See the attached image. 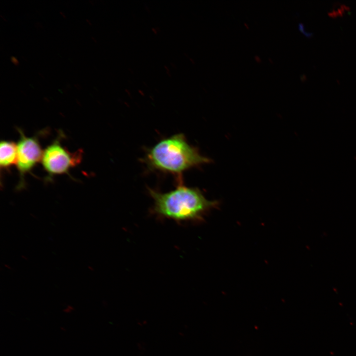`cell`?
Masks as SVG:
<instances>
[{"instance_id":"1","label":"cell","mask_w":356,"mask_h":356,"mask_svg":"<svg viewBox=\"0 0 356 356\" xmlns=\"http://www.w3.org/2000/svg\"><path fill=\"white\" fill-rule=\"evenodd\" d=\"M153 205L151 213L161 219L178 223L200 222L210 210L217 206V201L206 198L197 188L183 185L181 182L169 192L148 189Z\"/></svg>"},{"instance_id":"2","label":"cell","mask_w":356,"mask_h":356,"mask_svg":"<svg viewBox=\"0 0 356 356\" xmlns=\"http://www.w3.org/2000/svg\"><path fill=\"white\" fill-rule=\"evenodd\" d=\"M145 162L150 169L177 176L192 168L209 163L181 134L163 138L147 150Z\"/></svg>"},{"instance_id":"3","label":"cell","mask_w":356,"mask_h":356,"mask_svg":"<svg viewBox=\"0 0 356 356\" xmlns=\"http://www.w3.org/2000/svg\"><path fill=\"white\" fill-rule=\"evenodd\" d=\"M63 135L60 131L56 139L43 151L41 163L48 178L63 174L69 175V171L82 161L83 150L70 152L61 143Z\"/></svg>"},{"instance_id":"4","label":"cell","mask_w":356,"mask_h":356,"mask_svg":"<svg viewBox=\"0 0 356 356\" xmlns=\"http://www.w3.org/2000/svg\"><path fill=\"white\" fill-rule=\"evenodd\" d=\"M19 139L17 143L16 166L19 174L17 190L25 186V176L30 173L39 162H41L43 151L37 135L29 137L22 130L17 129Z\"/></svg>"},{"instance_id":"5","label":"cell","mask_w":356,"mask_h":356,"mask_svg":"<svg viewBox=\"0 0 356 356\" xmlns=\"http://www.w3.org/2000/svg\"><path fill=\"white\" fill-rule=\"evenodd\" d=\"M17 144L12 141L3 140L0 143V166L1 169L8 170L16 165Z\"/></svg>"},{"instance_id":"6","label":"cell","mask_w":356,"mask_h":356,"mask_svg":"<svg viewBox=\"0 0 356 356\" xmlns=\"http://www.w3.org/2000/svg\"><path fill=\"white\" fill-rule=\"evenodd\" d=\"M10 59L11 62L15 66H17L19 65V61L18 60V59L17 58V57H16L15 56H10Z\"/></svg>"},{"instance_id":"7","label":"cell","mask_w":356,"mask_h":356,"mask_svg":"<svg viewBox=\"0 0 356 356\" xmlns=\"http://www.w3.org/2000/svg\"><path fill=\"white\" fill-rule=\"evenodd\" d=\"M74 86L78 90H80L81 89V86L78 84H75Z\"/></svg>"},{"instance_id":"8","label":"cell","mask_w":356,"mask_h":356,"mask_svg":"<svg viewBox=\"0 0 356 356\" xmlns=\"http://www.w3.org/2000/svg\"><path fill=\"white\" fill-rule=\"evenodd\" d=\"M59 13L60 14V15H61L63 18H66V15L65 14V13H64L63 12H62V11H60V12H59Z\"/></svg>"},{"instance_id":"9","label":"cell","mask_w":356,"mask_h":356,"mask_svg":"<svg viewBox=\"0 0 356 356\" xmlns=\"http://www.w3.org/2000/svg\"><path fill=\"white\" fill-rule=\"evenodd\" d=\"M86 21L89 25H92L91 22L89 19H86Z\"/></svg>"},{"instance_id":"10","label":"cell","mask_w":356,"mask_h":356,"mask_svg":"<svg viewBox=\"0 0 356 356\" xmlns=\"http://www.w3.org/2000/svg\"><path fill=\"white\" fill-rule=\"evenodd\" d=\"M91 38L94 42H95V43L97 42L96 39L95 37H94L93 36H91Z\"/></svg>"},{"instance_id":"11","label":"cell","mask_w":356,"mask_h":356,"mask_svg":"<svg viewBox=\"0 0 356 356\" xmlns=\"http://www.w3.org/2000/svg\"><path fill=\"white\" fill-rule=\"evenodd\" d=\"M0 17L5 21H6V19L2 16V15H0Z\"/></svg>"},{"instance_id":"12","label":"cell","mask_w":356,"mask_h":356,"mask_svg":"<svg viewBox=\"0 0 356 356\" xmlns=\"http://www.w3.org/2000/svg\"><path fill=\"white\" fill-rule=\"evenodd\" d=\"M39 75L43 78H44V76L40 73H39Z\"/></svg>"},{"instance_id":"13","label":"cell","mask_w":356,"mask_h":356,"mask_svg":"<svg viewBox=\"0 0 356 356\" xmlns=\"http://www.w3.org/2000/svg\"><path fill=\"white\" fill-rule=\"evenodd\" d=\"M89 2L92 5H94L93 2L91 0H89Z\"/></svg>"}]
</instances>
